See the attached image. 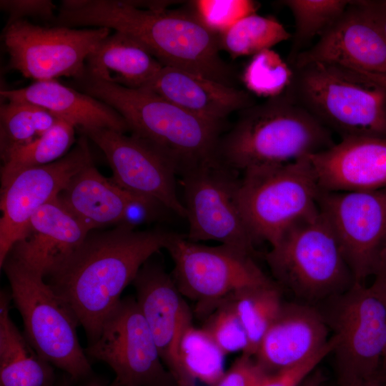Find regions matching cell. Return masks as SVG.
<instances>
[{
  "label": "cell",
  "mask_w": 386,
  "mask_h": 386,
  "mask_svg": "<svg viewBox=\"0 0 386 386\" xmlns=\"http://www.w3.org/2000/svg\"><path fill=\"white\" fill-rule=\"evenodd\" d=\"M111 34L105 27L79 29L44 26L28 19L6 24L3 41L9 66L36 81L85 76L89 54Z\"/></svg>",
  "instance_id": "cell-12"
},
{
  "label": "cell",
  "mask_w": 386,
  "mask_h": 386,
  "mask_svg": "<svg viewBox=\"0 0 386 386\" xmlns=\"http://www.w3.org/2000/svg\"><path fill=\"white\" fill-rule=\"evenodd\" d=\"M222 302L232 307L245 329L249 347L244 354L254 356L284 302L281 287L274 281L244 288Z\"/></svg>",
  "instance_id": "cell-27"
},
{
  "label": "cell",
  "mask_w": 386,
  "mask_h": 386,
  "mask_svg": "<svg viewBox=\"0 0 386 386\" xmlns=\"http://www.w3.org/2000/svg\"><path fill=\"white\" fill-rule=\"evenodd\" d=\"M0 8L8 15L7 23L27 18L56 21V5L50 0H1Z\"/></svg>",
  "instance_id": "cell-37"
},
{
  "label": "cell",
  "mask_w": 386,
  "mask_h": 386,
  "mask_svg": "<svg viewBox=\"0 0 386 386\" xmlns=\"http://www.w3.org/2000/svg\"><path fill=\"white\" fill-rule=\"evenodd\" d=\"M356 2L386 39V0H358Z\"/></svg>",
  "instance_id": "cell-40"
},
{
  "label": "cell",
  "mask_w": 386,
  "mask_h": 386,
  "mask_svg": "<svg viewBox=\"0 0 386 386\" xmlns=\"http://www.w3.org/2000/svg\"><path fill=\"white\" fill-rule=\"evenodd\" d=\"M292 35L274 17L253 14L219 35L220 49L232 58L254 55L288 40Z\"/></svg>",
  "instance_id": "cell-31"
},
{
  "label": "cell",
  "mask_w": 386,
  "mask_h": 386,
  "mask_svg": "<svg viewBox=\"0 0 386 386\" xmlns=\"http://www.w3.org/2000/svg\"><path fill=\"white\" fill-rule=\"evenodd\" d=\"M192 3L197 18L217 35L255 14L258 8V4L251 0H198Z\"/></svg>",
  "instance_id": "cell-35"
},
{
  "label": "cell",
  "mask_w": 386,
  "mask_h": 386,
  "mask_svg": "<svg viewBox=\"0 0 386 386\" xmlns=\"http://www.w3.org/2000/svg\"><path fill=\"white\" fill-rule=\"evenodd\" d=\"M339 386H386V375L382 370L381 372L371 377L356 380Z\"/></svg>",
  "instance_id": "cell-41"
},
{
  "label": "cell",
  "mask_w": 386,
  "mask_h": 386,
  "mask_svg": "<svg viewBox=\"0 0 386 386\" xmlns=\"http://www.w3.org/2000/svg\"><path fill=\"white\" fill-rule=\"evenodd\" d=\"M300 386H327L325 377L319 370H314Z\"/></svg>",
  "instance_id": "cell-44"
},
{
  "label": "cell",
  "mask_w": 386,
  "mask_h": 386,
  "mask_svg": "<svg viewBox=\"0 0 386 386\" xmlns=\"http://www.w3.org/2000/svg\"><path fill=\"white\" fill-rule=\"evenodd\" d=\"M73 381L69 378L63 379L56 386H72ZM78 386H112L111 384H108L99 378L93 377L91 380L81 382Z\"/></svg>",
  "instance_id": "cell-45"
},
{
  "label": "cell",
  "mask_w": 386,
  "mask_h": 386,
  "mask_svg": "<svg viewBox=\"0 0 386 386\" xmlns=\"http://www.w3.org/2000/svg\"><path fill=\"white\" fill-rule=\"evenodd\" d=\"M227 355L245 353L249 340L239 317L227 302H222L206 317L202 327Z\"/></svg>",
  "instance_id": "cell-34"
},
{
  "label": "cell",
  "mask_w": 386,
  "mask_h": 386,
  "mask_svg": "<svg viewBox=\"0 0 386 386\" xmlns=\"http://www.w3.org/2000/svg\"><path fill=\"white\" fill-rule=\"evenodd\" d=\"M385 362H386V355H385L383 364L385 363Z\"/></svg>",
  "instance_id": "cell-47"
},
{
  "label": "cell",
  "mask_w": 386,
  "mask_h": 386,
  "mask_svg": "<svg viewBox=\"0 0 386 386\" xmlns=\"http://www.w3.org/2000/svg\"><path fill=\"white\" fill-rule=\"evenodd\" d=\"M240 112L217 150V158L238 172L291 162L335 143L332 132L285 91Z\"/></svg>",
  "instance_id": "cell-3"
},
{
  "label": "cell",
  "mask_w": 386,
  "mask_h": 386,
  "mask_svg": "<svg viewBox=\"0 0 386 386\" xmlns=\"http://www.w3.org/2000/svg\"><path fill=\"white\" fill-rule=\"evenodd\" d=\"M238 174L217 157L179 174L189 223L186 237L194 242L217 241L254 257L256 242L238 202Z\"/></svg>",
  "instance_id": "cell-11"
},
{
  "label": "cell",
  "mask_w": 386,
  "mask_h": 386,
  "mask_svg": "<svg viewBox=\"0 0 386 386\" xmlns=\"http://www.w3.org/2000/svg\"><path fill=\"white\" fill-rule=\"evenodd\" d=\"M88 358L107 363L112 386H177L166 368L136 298H122L97 340L84 350Z\"/></svg>",
  "instance_id": "cell-14"
},
{
  "label": "cell",
  "mask_w": 386,
  "mask_h": 386,
  "mask_svg": "<svg viewBox=\"0 0 386 386\" xmlns=\"http://www.w3.org/2000/svg\"><path fill=\"white\" fill-rule=\"evenodd\" d=\"M102 151L111 167L112 180L122 189L152 199L166 209L186 218L178 197L177 169L160 148L137 135L109 129L81 133Z\"/></svg>",
  "instance_id": "cell-15"
},
{
  "label": "cell",
  "mask_w": 386,
  "mask_h": 386,
  "mask_svg": "<svg viewBox=\"0 0 386 386\" xmlns=\"http://www.w3.org/2000/svg\"><path fill=\"white\" fill-rule=\"evenodd\" d=\"M132 284L136 300L154 337L160 357L177 386H197L185 370L179 345L186 329L192 325V312L172 276L149 259Z\"/></svg>",
  "instance_id": "cell-17"
},
{
  "label": "cell",
  "mask_w": 386,
  "mask_h": 386,
  "mask_svg": "<svg viewBox=\"0 0 386 386\" xmlns=\"http://www.w3.org/2000/svg\"><path fill=\"white\" fill-rule=\"evenodd\" d=\"M317 206L355 282L374 277L386 261V187L368 191L321 190Z\"/></svg>",
  "instance_id": "cell-13"
},
{
  "label": "cell",
  "mask_w": 386,
  "mask_h": 386,
  "mask_svg": "<svg viewBox=\"0 0 386 386\" xmlns=\"http://www.w3.org/2000/svg\"><path fill=\"white\" fill-rule=\"evenodd\" d=\"M309 157L322 191H368L386 187V138L342 137Z\"/></svg>",
  "instance_id": "cell-21"
},
{
  "label": "cell",
  "mask_w": 386,
  "mask_h": 386,
  "mask_svg": "<svg viewBox=\"0 0 386 386\" xmlns=\"http://www.w3.org/2000/svg\"><path fill=\"white\" fill-rule=\"evenodd\" d=\"M55 24L124 33L142 44L164 66L234 86V71L219 54V35L194 12L142 8L134 1L64 0Z\"/></svg>",
  "instance_id": "cell-2"
},
{
  "label": "cell",
  "mask_w": 386,
  "mask_h": 386,
  "mask_svg": "<svg viewBox=\"0 0 386 386\" xmlns=\"http://www.w3.org/2000/svg\"><path fill=\"white\" fill-rule=\"evenodd\" d=\"M160 209H165L157 201L141 195L134 194L129 201L124 220L121 224L135 229L136 226L153 219Z\"/></svg>",
  "instance_id": "cell-39"
},
{
  "label": "cell",
  "mask_w": 386,
  "mask_h": 386,
  "mask_svg": "<svg viewBox=\"0 0 386 386\" xmlns=\"http://www.w3.org/2000/svg\"><path fill=\"white\" fill-rule=\"evenodd\" d=\"M164 66L139 41L115 31L89 54L85 76L122 86H147Z\"/></svg>",
  "instance_id": "cell-24"
},
{
  "label": "cell",
  "mask_w": 386,
  "mask_h": 386,
  "mask_svg": "<svg viewBox=\"0 0 386 386\" xmlns=\"http://www.w3.org/2000/svg\"><path fill=\"white\" fill-rule=\"evenodd\" d=\"M383 365H385V370H386V362L384 363ZM384 372H385V375H386V371L384 370Z\"/></svg>",
  "instance_id": "cell-46"
},
{
  "label": "cell",
  "mask_w": 386,
  "mask_h": 386,
  "mask_svg": "<svg viewBox=\"0 0 386 386\" xmlns=\"http://www.w3.org/2000/svg\"><path fill=\"white\" fill-rule=\"evenodd\" d=\"M10 291L0 292V386H56L53 365L41 357L10 317Z\"/></svg>",
  "instance_id": "cell-26"
},
{
  "label": "cell",
  "mask_w": 386,
  "mask_h": 386,
  "mask_svg": "<svg viewBox=\"0 0 386 386\" xmlns=\"http://www.w3.org/2000/svg\"><path fill=\"white\" fill-rule=\"evenodd\" d=\"M11 287L12 302L24 322V335L34 350L74 382L94 377L81 347L80 323L71 307L40 274L7 257L2 267Z\"/></svg>",
  "instance_id": "cell-7"
},
{
  "label": "cell",
  "mask_w": 386,
  "mask_h": 386,
  "mask_svg": "<svg viewBox=\"0 0 386 386\" xmlns=\"http://www.w3.org/2000/svg\"><path fill=\"white\" fill-rule=\"evenodd\" d=\"M265 259L274 282L309 304L341 294L355 282L319 209L285 231Z\"/></svg>",
  "instance_id": "cell-6"
},
{
  "label": "cell",
  "mask_w": 386,
  "mask_h": 386,
  "mask_svg": "<svg viewBox=\"0 0 386 386\" xmlns=\"http://www.w3.org/2000/svg\"><path fill=\"white\" fill-rule=\"evenodd\" d=\"M291 67L285 92L332 133L341 138H386L385 89L334 64L315 61Z\"/></svg>",
  "instance_id": "cell-5"
},
{
  "label": "cell",
  "mask_w": 386,
  "mask_h": 386,
  "mask_svg": "<svg viewBox=\"0 0 386 386\" xmlns=\"http://www.w3.org/2000/svg\"><path fill=\"white\" fill-rule=\"evenodd\" d=\"M133 196L104 177L92 163L73 177L58 199L93 231L105 225L121 224Z\"/></svg>",
  "instance_id": "cell-25"
},
{
  "label": "cell",
  "mask_w": 386,
  "mask_h": 386,
  "mask_svg": "<svg viewBox=\"0 0 386 386\" xmlns=\"http://www.w3.org/2000/svg\"><path fill=\"white\" fill-rule=\"evenodd\" d=\"M92 163L88 138L82 134L65 156L21 171L1 189V268L31 217L56 199L73 177Z\"/></svg>",
  "instance_id": "cell-16"
},
{
  "label": "cell",
  "mask_w": 386,
  "mask_h": 386,
  "mask_svg": "<svg viewBox=\"0 0 386 386\" xmlns=\"http://www.w3.org/2000/svg\"><path fill=\"white\" fill-rule=\"evenodd\" d=\"M350 70V69H349ZM358 76L386 90V74L350 70Z\"/></svg>",
  "instance_id": "cell-42"
},
{
  "label": "cell",
  "mask_w": 386,
  "mask_h": 386,
  "mask_svg": "<svg viewBox=\"0 0 386 386\" xmlns=\"http://www.w3.org/2000/svg\"><path fill=\"white\" fill-rule=\"evenodd\" d=\"M75 129L59 118L41 137L2 158L1 189L21 171L52 163L65 156L74 142Z\"/></svg>",
  "instance_id": "cell-28"
},
{
  "label": "cell",
  "mask_w": 386,
  "mask_h": 386,
  "mask_svg": "<svg viewBox=\"0 0 386 386\" xmlns=\"http://www.w3.org/2000/svg\"><path fill=\"white\" fill-rule=\"evenodd\" d=\"M323 313L332 331L338 385L366 379L382 371L386 355V297L371 284L355 282L324 301Z\"/></svg>",
  "instance_id": "cell-9"
},
{
  "label": "cell",
  "mask_w": 386,
  "mask_h": 386,
  "mask_svg": "<svg viewBox=\"0 0 386 386\" xmlns=\"http://www.w3.org/2000/svg\"><path fill=\"white\" fill-rule=\"evenodd\" d=\"M349 0H286L281 3L292 12L295 31L287 57L290 64L316 36H320L346 10Z\"/></svg>",
  "instance_id": "cell-30"
},
{
  "label": "cell",
  "mask_w": 386,
  "mask_h": 386,
  "mask_svg": "<svg viewBox=\"0 0 386 386\" xmlns=\"http://www.w3.org/2000/svg\"><path fill=\"white\" fill-rule=\"evenodd\" d=\"M269 375L253 356L242 353L215 386H259Z\"/></svg>",
  "instance_id": "cell-36"
},
{
  "label": "cell",
  "mask_w": 386,
  "mask_h": 386,
  "mask_svg": "<svg viewBox=\"0 0 386 386\" xmlns=\"http://www.w3.org/2000/svg\"><path fill=\"white\" fill-rule=\"evenodd\" d=\"M84 93L107 104L131 134L153 143L174 162L177 174L217 157L223 125L200 119L147 88L133 89L84 76Z\"/></svg>",
  "instance_id": "cell-4"
},
{
  "label": "cell",
  "mask_w": 386,
  "mask_h": 386,
  "mask_svg": "<svg viewBox=\"0 0 386 386\" xmlns=\"http://www.w3.org/2000/svg\"><path fill=\"white\" fill-rule=\"evenodd\" d=\"M166 249L173 261L177 287L196 302V315L202 318L237 291L274 282L252 256L233 247L207 246L176 234Z\"/></svg>",
  "instance_id": "cell-10"
},
{
  "label": "cell",
  "mask_w": 386,
  "mask_h": 386,
  "mask_svg": "<svg viewBox=\"0 0 386 386\" xmlns=\"http://www.w3.org/2000/svg\"><path fill=\"white\" fill-rule=\"evenodd\" d=\"M334 346L335 340L331 337L329 346L320 353L298 365L269 375L259 386H300L321 361L332 353Z\"/></svg>",
  "instance_id": "cell-38"
},
{
  "label": "cell",
  "mask_w": 386,
  "mask_h": 386,
  "mask_svg": "<svg viewBox=\"0 0 386 386\" xmlns=\"http://www.w3.org/2000/svg\"><path fill=\"white\" fill-rule=\"evenodd\" d=\"M177 233L137 231L124 224L90 232L81 244L46 282L72 310L85 331L88 345L132 283L143 264L166 249ZM46 279V278H45Z\"/></svg>",
  "instance_id": "cell-1"
},
{
  "label": "cell",
  "mask_w": 386,
  "mask_h": 386,
  "mask_svg": "<svg viewBox=\"0 0 386 386\" xmlns=\"http://www.w3.org/2000/svg\"><path fill=\"white\" fill-rule=\"evenodd\" d=\"M372 284L386 297V261L373 277Z\"/></svg>",
  "instance_id": "cell-43"
},
{
  "label": "cell",
  "mask_w": 386,
  "mask_h": 386,
  "mask_svg": "<svg viewBox=\"0 0 386 386\" xmlns=\"http://www.w3.org/2000/svg\"><path fill=\"white\" fill-rule=\"evenodd\" d=\"M315 61L386 74V39L356 1H351L317 41L290 66Z\"/></svg>",
  "instance_id": "cell-18"
},
{
  "label": "cell",
  "mask_w": 386,
  "mask_h": 386,
  "mask_svg": "<svg viewBox=\"0 0 386 386\" xmlns=\"http://www.w3.org/2000/svg\"><path fill=\"white\" fill-rule=\"evenodd\" d=\"M292 76V69L287 61L269 49L252 56L243 71L242 80L251 93L270 99L286 91Z\"/></svg>",
  "instance_id": "cell-33"
},
{
  "label": "cell",
  "mask_w": 386,
  "mask_h": 386,
  "mask_svg": "<svg viewBox=\"0 0 386 386\" xmlns=\"http://www.w3.org/2000/svg\"><path fill=\"white\" fill-rule=\"evenodd\" d=\"M49 111L26 102L7 101L0 107L1 159L48 132L59 120Z\"/></svg>",
  "instance_id": "cell-29"
},
{
  "label": "cell",
  "mask_w": 386,
  "mask_h": 386,
  "mask_svg": "<svg viewBox=\"0 0 386 386\" xmlns=\"http://www.w3.org/2000/svg\"><path fill=\"white\" fill-rule=\"evenodd\" d=\"M90 232L57 197L31 217L7 257L45 279L68 259Z\"/></svg>",
  "instance_id": "cell-19"
},
{
  "label": "cell",
  "mask_w": 386,
  "mask_h": 386,
  "mask_svg": "<svg viewBox=\"0 0 386 386\" xmlns=\"http://www.w3.org/2000/svg\"><path fill=\"white\" fill-rule=\"evenodd\" d=\"M0 94L6 101L41 107L70 123L81 133L96 129H109L122 133L129 131L125 120L114 109L56 79L36 81L17 89H2Z\"/></svg>",
  "instance_id": "cell-23"
},
{
  "label": "cell",
  "mask_w": 386,
  "mask_h": 386,
  "mask_svg": "<svg viewBox=\"0 0 386 386\" xmlns=\"http://www.w3.org/2000/svg\"><path fill=\"white\" fill-rule=\"evenodd\" d=\"M179 355L190 377L207 386H215L225 372L226 354L202 327L193 324L182 335Z\"/></svg>",
  "instance_id": "cell-32"
},
{
  "label": "cell",
  "mask_w": 386,
  "mask_h": 386,
  "mask_svg": "<svg viewBox=\"0 0 386 386\" xmlns=\"http://www.w3.org/2000/svg\"><path fill=\"white\" fill-rule=\"evenodd\" d=\"M144 88L200 119L221 125L232 112L254 104L242 89L172 66H163Z\"/></svg>",
  "instance_id": "cell-22"
},
{
  "label": "cell",
  "mask_w": 386,
  "mask_h": 386,
  "mask_svg": "<svg viewBox=\"0 0 386 386\" xmlns=\"http://www.w3.org/2000/svg\"><path fill=\"white\" fill-rule=\"evenodd\" d=\"M329 330L320 309L307 302H284L253 357L269 374L291 368L326 349Z\"/></svg>",
  "instance_id": "cell-20"
},
{
  "label": "cell",
  "mask_w": 386,
  "mask_h": 386,
  "mask_svg": "<svg viewBox=\"0 0 386 386\" xmlns=\"http://www.w3.org/2000/svg\"><path fill=\"white\" fill-rule=\"evenodd\" d=\"M309 157L242 172L238 202L256 243L273 245L293 224L318 210L321 189Z\"/></svg>",
  "instance_id": "cell-8"
}]
</instances>
